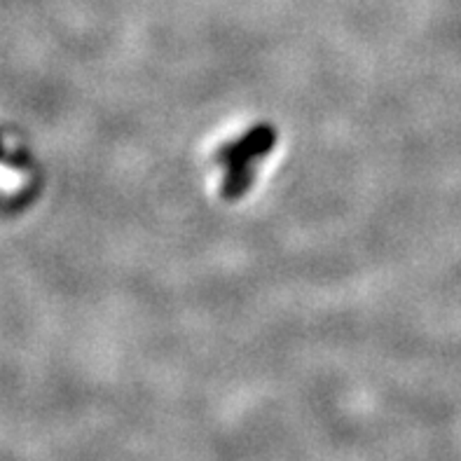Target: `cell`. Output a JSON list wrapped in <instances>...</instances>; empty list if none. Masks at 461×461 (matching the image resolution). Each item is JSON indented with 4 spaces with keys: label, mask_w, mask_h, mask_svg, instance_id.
Returning <instances> with one entry per match:
<instances>
[{
    "label": "cell",
    "mask_w": 461,
    "mask_h": 461,
    "mask_svg": "<svg viewBox=\"0 0 461 461\" xmlns=\"http://www.w3.org/2000/svg\"><path fill=\"white\" fill-rule=\"evenodd\" d=\"M7 185H12V174L5 169H0V187H7Z\"/></svg>",
    "instance_id": "obj_1"
}]
</instances>
